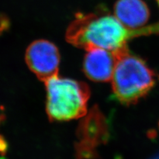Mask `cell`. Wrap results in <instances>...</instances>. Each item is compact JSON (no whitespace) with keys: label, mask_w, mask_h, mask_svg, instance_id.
Segmentation results:
<instances>
[{"label":"cell","mask_w":159,"mask_h":159,"mask_svg":"<svg viewBox=\"0 0 159 159\" xmlns=\"http://www.w3.org/2000/svg\"><path fill=\"white\" fill-rule=\"evenodd\" d=\"M25 60L30 70L43 82L58 76L60 54L57 47L46 40L32 43L27 49Z\"/></svg>","instance_id":"5b68a950"},{"label":"cell","mask_w":159,"mask_h":159,"mask_svg":"<svg viewBox=\"0 0 159 159\" xmlns=\"http://www.w3.org/2000/svg\"><path fill=\"white\" fill-rule=\"evenodd\" d=\"M3 118H4V116L3 114L2 113V112L0 111V124H1V123L3 121Z\"/></svg>","instance_id":"ba28073f"},{"label":"cell","mask_w":159,"mask_h":159,"mask_svg":"<svg viewBox=\"0 0 159 159\" xmlns=\"http://www.w3.org/2000/svg\"><path fill=\"white\" fill-rule=\"evenodd\" d=\"M151 159H159V153L157 154V155H156L155 156H154Z\"/></svg>","instance_id":"9c48e42d"},{"label":"cell","mask_w":159,"mask_h":159,"mask_svg":"<svg viewBox=\"0 0 159 159\" xmlns=\"http://www.w3.org/2000/svg\"><path fill=\"white\" fill-rule=\"evenodd\" d=\"M87 51L83 68L86 76L95 82L110 80L116 66V57L113 52L99 48Z\"/></svg>","instance_id":"8992f818"},{"label":"cell","mask_w":159,"mask_h":159,"mask_svg":"<svg viewBox=\"0 0 159 159\" xmlns=\"http://www.w3.org/2000/svg\"><path fill=\"white\" fill-rule=\"evenodd\" d=\"M112 52L116 57L111 78L114 95L123 105H133L154 87L155 74L142 59L129 52L127 46Z\"/></svg>","instance_id":"7a4b0ae2"},{"label":"cell","mask_w":159,"mask_h":159,"mask_svg":"<svg viewBox=\"0 0 159 159\" xmlns=\"http://www.w3.org/2000/svg\"><path fill=\"white\" fill-rule=\"evenodd\" d=\"M76 135L78 141L75 144L76 158H97V147L106 143L109 137L106 117L97 106H93L79 123Z\"/></svg>","instance_id":"277c9868"},{"label":"cell","mask_w":159,"mask_h":159,"mask_svg":"<svg viewBox=\"0 0 159 159\" xmlns=\"http://www.w3.org/2000/svg\"><path fill=\"white\" fill-rule=\"evenodd\" d=\"M46 110L52 121H70L84 117L90 90L86 84L56 76L46 82Z\"/></svg>","instance_id":"3957f363"},{"label":"cell","mask_w":159,"mask_h":159,"mask_svg":"<svg viewBox=\"0 0 159 159\" xmlns=\"http://www.w3.org/2000/svg\"><path fill=\"white\" fill-rule=\"evenodd\" d=\"M114 11L119 21L129 29L143 27L149 18L148 8L142 0H118Z\"/></svg>","instance_id":"52a82bcc"},{"label":"cell","mask_w":159,"mask_h":159,"mask_svg":"<svg viewBox=\"0 0 159 159\" xmlns=\"http://www.w3.org/2000/svg\"><path fill=\"white\" fill-rule=\"evenodd\" d=\"M157 3H158V6H159V0H157Z\"/></svg>","instance_id":"30bf717a"},{"label":"cell","mask_w":159,"mask_h":159,"mask_svg":"<svg viewBox=\"0 0 159 159\" xmlns=\"http://www.w3.org/2000/svg\"><path fill=\"white\" fill-rule=\"evenodd\" d=\"M159 33V23L137 29L126 28L116 17L96 13L81 14L70 25L66 34L68 43L88 51L99 48L115 51L127 46L129 40Z\"/></svg>","instance_id":"6da1fadb"}]
</instances>
